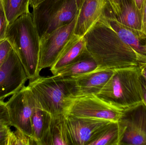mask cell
Segmentation results:
<instances>
[{
	"instance_id": "cell-1",
	"label": "cell",
	"mask_w": 146,
	"mask_h": 145,
	"mask_svg": "<svg viewBox=\"0 0 146 145\" xmlns=\"http://www.w3.org/2000/svg\"><path fill=\"white\" fill-rule=\"evenodd\" d=\"M107 11L84 36L87 49L97 62L98 69L139 66L137 54L114 30Z\"/></svg>"
},
{
	"instance_id": "cell-2",
	"label": "cell",
	"mask_w": 146,
	"mask_h": 145,
	"mask_svg": "<svg viewBox=\"0 0 146 145\" xmlns=\"http://www.w3.org/2000/svg\"><path fill=\"white\" fill-rule=\"evenodd\" d=\"M6 38L19 57L29 81L38 77L40 36L32 13L21 15L9 26Z\"/></svg>"
},
{
	"instance_id": "cell-3",
	"label": "cell",
	"mask_w": 146,
	"mask_h": 145,
	"mask_svg": "<svg viewBox=\"0 0 146 145\" xmlns=\"http://www.w3.org/2000/svg\"><path fill=\"white\" fill-rule=\"evenodd\" d=\"M28 87L41 107L52 116L64 115L75 95L74 81L56 75L29 81Z\"/></svg>"
},
{
	"instance_id": "cell-4",
	"label": "cell",
	"mask_w": 146,
	"mask_h": 145,
	"mask_svg": "<svg viewBox=\"0 0 146 145\" xmlns=\"http://www.w3.org/2000/svg\"><path fill=\"white\" fill-rule=\"evenodd\" d=\"M138 66L115 69L110 80L96 95L113 106L124 110L142 102Z\"/></svg>"
},
{
	"instance_id": "cell-5",
	"label": "cell",
	"mask_w": 146,
	"mask_h": 145,
	"mask_svg": "<svg viewBox=\"0 0 146 145\" xmlns=\"http://www.w3.org/2000/svg\"><path fill=\"white\" fill-rule=\"evenodd\" d=\"M79 10L76 0H45L32 14L41 37L70 23Z\"/></svg>"
},
{
	"instance_id": "cell-6",
	"label": "cell",
	"mask_w": 146,
	"mask_h": 145,
	"mask_svg": "<svg viewBox=\"0 0 146 145\" xmlns=\"http://www.w3.org/2000/svg\"><path fill=\"white\" fill-rule=\"evenodd\" d=\"M79 13L80 10L70 23L40 37V72L43 69L50 68L68 47L81 38L75 33Z\"/></svg>"
},
{
	"instance_id": "cell-7",
	"label": "cell",
	"mask_w": 146,
	"mask_h": 145,
	"mask_svg": "<svg viewBox=\"0 0 146 145\" xmlns=\"http://www.w3.org/2000/svg\"><path fill=\"white\" fill-rule=\"evenodd\" d=\"M123 110L101 99L96 95L74 97L65 115L118 121Z\"/></svg>"
},
{
	"instance_id": "cell-8",
	"label": "cell",
	"mask_w": 146,
	"mask_h": 145,
	"mask_svg": "<svg viewBox=\"0 0 146 145\" xmlns=\"http://www.w3.org/2000/svg\"><path fill=\"white\" fill-rule=\"evenodd\" d=\"M118 121L119 145H146V105L143 101L123 110Z\"/></svg>"
},
{
	"instance_id": "cell-9",
	"label": "cell",
	"mask_w": 146,
	"mask_h": 145,
	"mask_svg": "<svg viewBox=\"0 0 146 145\" xmlns=\"http://www.w3.org/2000/svg\"><path fill=\"white\" fill-rule=\"evenodd\" d=\"M36 100L28 86L12 95L6 106L11 126L32 137L31 117Z\"/></svg>"
},
{
	"instance_id": "cell-10",
	"label": "cell",
	"mask_w": 146,
	"mask_h": 145,
	"mask_svg": "<svg viewBox=\"0 0 146 145\" xmlns=\"http://www.w3.org/2000/svg\"><path fill=\"white\" fill-rule=\"evenodd\" d=\"M65 116L69 145H89L110 121Z\"/></svg>"
},
{
	"instance_id": "cell-11",
	"label": "cell",
	"mask_w": 146,
	"mask_h": 145,
	"mask_svg": "<svg viewBox=\"0 0 146 145\" xmlns=\"http://www.w3.org/2000/svg\"><path fill=\"white\" fill-rule=\"evenodd\" d=\"M27 80L24 67L13 49L0 67V100L16 93Z\"/></svg>"
},
{
	"instance_id": "cell-12",
	"label": "cell",
	"mask_w": 146,
	"mask_h": 145,
	"mask_svg": "<svg viewBox=\"0 0 146 145\" xmlns=\"http://www.w3.org/2000/svg\"><path fill=\"white\" fill-rule=\"evenodd\" d=\"M107 13L111 24L122 41L135 51L139 64H146V33L121 24L111 8L108 9Z\"/></svg>"
},
{
	"instance_id": "cell-13",
	"label": "cell",
	"mask_w": 146,
	"mask_h": 145,
	"mask_svg": "<svg viewBox=\"0 0 146 145\" xmlns=\"http://www.w3.org/2000/svg\"><path fill=\"white\" fill-rule=\"evenodd\" d=\"M113 69H97L73 79L74 97L97 95L114 73Z\"/></svg>"
},
{
	"instance_id": "cell-14",
	"label": "cell",
	"mask_w": 146,
	"mask_h": 145,
	"mask_svg": "<svg viewBox=\"0 0 146 145\" xmlns=\"http://www.w3.org/2000/svg\"><path fill=\"white\" fill-rule=\"evenodd\" d=\"M110 7L107 0H86L80 9L75 33L83 37Z\"/></svg>"
},
{
	"instance_id": "cell-15",
	"label": "cell",
	"mask_w": 146,
	"mask_h": 145,
	"mask_svg": "<svg viewBox=\"0 0 146 145\" xmlns=\"http://www.w3.org/2000/svg\"><path fill=\"white\" fill-rule=\"evenodd\" d=\"M87 51L84 37L68 47L50 67L53 75L79 59Z\"/></svg>"
},
{
	"instance_id": "cell-16",
	"label": "cell",
	"mask_w": 146,
	"mask_h": 145,
	"mask_svg": "<svg viewBox=\"0 0 146 145\" xmlns=\"http://www.w3.org/2000/svg\"><path fill=\"white\" fill-rule=\"evenodd\" d=\"M98 68L97 62L87 50L79 59L59 72L55 75L65 79H74Z\"/></svg>"
},
{
	"instance_id": "cell-17",
	"label": "cell",
	"mask_w": 146,
	"mask_h": 145,
	"mask_svg": "<svg viewBox=\"0 0 146 145\" xmlns=\"http://www.w3.org/2000/svg\"><path fill=\"white\" fill-rule=\"evenodd\" d=\"M41 145H69L64 115L52 116Z\"/></svg>"
},
{
	"instance_id": "cell-18",
	"label": "cell",
	"mask_w": 146,
	"mask_h": 145,
	"mask_svg": "<svg viewBox=\"0 0 146 145\" xmlns=\"http://www.w3.org/2000/svg\"><path fill=\"white\" fill-rule=\"evenodd\" d=\"M51 118L52 115L44 110L36 100L31 117L33 132L32 138L36 145H41Z\"/></svg>"
},
{
	"instance_id": "cell-19",
	"label": "cell",
	"mask_w": 146,
	"mask_h": 145,
	"mask_svg": "<svg viewBox=\"0 0 146 145\" xmlns=\"http://www.w3.org/2000/svg\"><path fill=\"white\" fill-rule=\"evenodd\" d=\"M121 12L116 17L118 21L132 29L142 30V18L133 0H121Z\"/></svg>"
},
{
	"instance_id": "cell-20",
	"label": "cell",
	"mask_w": 146,
	"mask_h": 145,
	"mask_svg": "<svg viewBox=\"0 0 146 145\" xmlns=\"http://www.w3.org/2000/svg\"><path fill=\"white\" fill-rule=\"evenodd\" d=\"M121 132L118 121H111L89 145H119Z\"/></svg>"
},
{
	"instance_id": "cell-21",
	"label": "cell",
	"mask_w": 146,
	"mask_h": 145,
	"mask_svg": "<svg viewBox=\"0 0 146 145\" xmlns=\"http://www.w3.org/2000/svg\"><path fill=\"white\" fill-rule=\"evenodd\" d=\"M9 25L12 24L19 17L30 13V0H2Z\"/></svg>"
},
{
	"instance_id": "cell-22",
	"label": "cell",
	"mask_w": 146,
	"mask_h": 145,
	"mask_svg": "<svg viewBox=\"0 0 146 145\" xmlns=\"http://www.w3.org/2000/svg\"><path fill=\"white\" fill-rule=\"evenodd\" d=\"M36 145L31 138L19 129L9 131L7 145Z\"/></svg>"
},
{
	"instance_id": "cell-23",
	"label": "cell",
	"mask_w": 146,
	"mask_h": 145,
	"mask_svg": "<svg viewBox=\"0 0 146 145\" xmlns=\"http://www.w3.org/2000/svg\"><path fill=\"white\" fill-rule=\"evenodd\" d=\"M9 23L5 14L2 0H0V41L6 39Z\"/></svg>"
},
{
	"instance_id": "cell-24",
	"label": "cell",
	"mask_w": 146,
	"mask_h": 145,
	"mask_svg": "<svg viewBox=\"0 0 146 145\" xmlns=\"http://www.w3.org/2000/svg\"><path fill=\"white\" fill-rule=\"evenodd\" d=\"M10 122L6 102L0 100V129L10 127Z\"/></svg>"
},
{
	"instance_id": "cell-25",
	"label": "cell",
	"mask_w": 146,
	"mask_h": 145,
	"mask_svg": "<svg viewBox=\"0 0 146 145\" xmlns=\"http://www.w3.org/2000/svg\"><path fill=\"white\" fill-rule=\"evenodd\" d=\"M13 49L11 44L6 38L0 41V67Z\"/></svg>"
},
{
	"instance_id": "cell-26",
	"label": "cell",
	"mask_w": 146,
	"mask_h": 145,
	"mask_svg": "<svg viewBox=\"0 0 146 145\" xmlns=\"http://www.w3.org/2000/svg\"><path fill=\"white\" fill-rule=\"evenodd\" d=\"M109 6L112 9L116 17L120 15L121 12V0H107Z\"/></svg>"
},
{
	"instance_id": "cell-27",
	"label": "cell",
	"mask_w": 146,
	"mask_h": 145,
	"mask_svg": "<svg viewBox=\"0 0 146 145\" xmlns=\"http://www.w3.org/2000/svg\"><path fill=\"white\" fill-rule=\"evenodd\" d=\"M10 130L9 127L0 129V145H7L9 133Z\"/></svg>"
},
{
	"instance_id": "cell-28",
	"label": "cell",
	"mask_w": 146,
	"mask_h": 145,
	"mask_svg": "<svg viewBox=\"0 0 146 145\" xmlns=\"http://www.w3.org/2000/svg\"><path fill=\"white\" fill-rule=\"evenodd\" d=\"M139 80L142 101L146 105V80L141 74H140V75Z\"/></svg>"
},
{
	"instance_id": "cell-29",
	"label": "cell",
	"mask_w": 146,
	"mask_h": 145,
	"mask_svg": "<svg viewBox=\"0 0 146 145\" xmlns=\"http://www.w3.org/2000/svg\"><path fill=\"white\" fill-rule=\"evenodd\" d=\"M135 4L138 12L140 14L141 18L143 16V10H144V5H145V0H133Z\"/></svg>"
},
{
	"instance_id": "cell-30",
	"label": "cell",
	"mask_w": 146,
	"mask_h": 145,
	"mask_svg": "<svg viewBox=\"0 0 146 145\" xmlns=\"http://www.w3.org/2000/svg\"><path fill=\"white\" fill-rule=\"evenodd\" d=\"M44 1L45 0H30V6L33 9Z\"/></svg>"
},
{
	"instance_id": "cell-31",
	"label": "cell",
	"mask_w": 146,
	"mask_h": 145,
	"mask_svg": "<svg viewBox=\"0 0 146 145\" xmlns=\"http://www.w3.org/2000/svg\"><path fill=\"white\" fill-rule=\"evenodd\" d=\"M146 25V0H145L144 5V10H143V16L142 18V30L145 27Z\"/></svg>"
},
{
	"instance_id": "cell-32",
	"label": "cell",
	"mask_w": 146,
	"mask_h": 145,
	"mask_svg": "<svg viewBox=\"0 0 146 145\" xmlns=\"http://www.w3.org/2000/svg\"><path fill=\"white\" fill-rule=\"evenodd\" d=\"M141 74L146 80V64H139V65Z\"/></svg>"
},
{
	"instance_id": "cell-33",
	"label": "cell",
	"mask_w": 146,
	"mask_h": 145,
	"mask_svg": "<svg viewBox=\"0 0 146 145\" xmlns=\"http://www.w3.org/2000/svg\"><path fill=\"white\" fill-rule=\"evenodd\" d=\"M86 0H76V4L78 10H80Z\"/></svg>"
},
{
	"instance_id": "cell-34",
	"label": "cell",
	"mask_w": 146,
	"mask_h": 145,
	"mask_svg": "<svg viewBox=\"0 0 146 145\" xmlns=\"http://www.w3.org/2000/svg\"><path fill=\"white\" fill-rule=\"evenodd\" d=\"M142 31H144V32L146 34V25L145 27L144 28V29H143V30Z\"/></svg>"
}]
</instances>
